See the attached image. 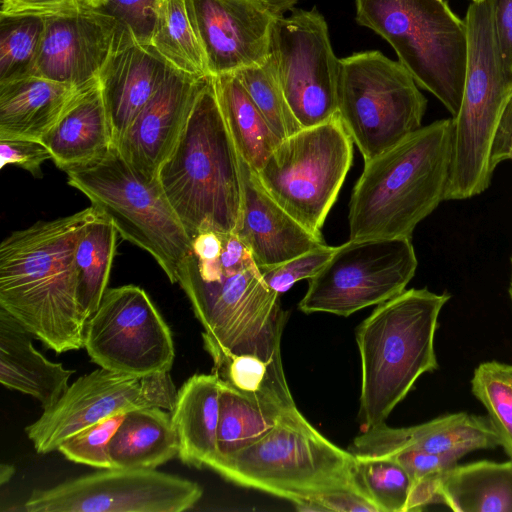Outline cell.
<instances>
[{
    "instance_id": "obj_36",
    "label": "cell",
    "mask_w": 512,
    "mask_h": 512,
    "mask_svg": "<svg viewBox=\"0 0 512 512\" xmlns=\"http://www.w3.org/2000/svg\"><path fill=\"white\" fill-rule=\"evenodd\" d=\"M471 390L488 412L499 445L512 460V364L495 360L479 364Z\"/></svg>"
},
{
    "instance_id": "obj_39",
    "label": "cell",
    "mask_w": 512,
    "mask_h": 512,
    "mask_svg": "<svg viewBox=\"0 0 512 512\" xmlns=\"http://www.w3.org/2000/svg\"><path fill=\"white\" fill-rule=\"evenodd\" d=\"M126 413H119L77 432L58 448L68 460L100 469L113 468L110 441Z\"/></svg>"
},
{
    "instance_id": "obj_24",
    "label": "cell",
    "mask_w": 512,
    "mask_h": 512,
    "mask_svg": "<svg viewBox=\"0 0 512 512\" xmlns=\"http://www.w3.org/2000/svg\"><path fill=\"white\" fill-rule=\"evenodd\" d=\"M33 335L0 308V383L51 408L68 389L75 370L51 362L37 351Z\"/></svg>"
},
{
    "instance_id": "obj_26",
    "label": "cell",
    "mask_w": 512,
    "mask_h": 512,
    "mask_svg": "<svg viewBox=\"0 0 512 512\" xmlns=\"http://www.w3.org/2000/svg\"><path fill=\"white\" fill-rule=\"evenodd\" d=\"M77 89L30 75L0 83V139L41 140Z\"/></svg>"
},
{
    "instance_id": "obj_15",
    "label": "cell",
    "mask_w": 512,
    "mask_h": 512,
    "mask_svg": "<svg viewBox=\"0 0 512 512\" xmlns=\"http://www.w3.org/2000/svg\"><path fill=\"white\" fill-rule=\"evenodd\" d=\"M177 391L169 372L136 377L100 367L75 380L51 408L25 427V433L36 452L46 454L107 417L146 407L172 411Z\"/></svg>"
},
{
    "instance_id": "obj_32",
    "label": "cell",
    "mask_w": 512,
    "mask_h": 512,
    "mask_svg": "<svg viewBox=\"0 0 512 512\" xmlns=\"http://www.w3.org/2000/svg\"><path fill=\"white\" fill-rule=\"evenodd\" d=\"M220 384L218 457L214 464L260 440L284 414L251 400L221 379Z\"/></svg>"
},
{
    "instance_id": "obj_4",
    "label": "cell",
    "mask_w": 512,
    "mask_h": 512,
    "mask_svg": "<svg viewBox=\"0 0 512 512\" xmlns=\"http://www.w3.org/2000/svg\"><path fill=\"white\" fill-rule=\"evenodd\" d=\"M157 178L191 239L204 231H234L242 198L238 154L211 75Z\"/></svg>"
},
{
    "instance_id": "obj_45",
    "label": "cell",
    "mask_w": 512,
    "mask_h": 512,
    "mask_svg": "<svg viewBox=\"0 0 512 512\" xmlns=\"http://www.w3.org/2000/svg\"><path fill=\"white\" fill-rule=\"evenodd\" d=\"M493 11L499 45L512 63V0H493Z\"/></svg>"
},
{
    "instance_id": "obj_46",
    "label": "cell",
    "mask_w": 512,
    "mask_h": 512,
    "mask_svg": "<svg viewBox=\"0 0 512 512\" xmlns=\"http://www.w3.org/2000/svg\"><path fill=\"white\" fill-rule=\"evenodd\" d=\"M275 17H283L293 9L298 0H258Z\"/></svg>"
},
{
    "instance_id": "obj_40",
    "label": "cell",
    "mask_w": 512,
    "mask_h": 512,
    "mask_svg": "<svg viewBox=\"0 0 512 512\" xmlns=\"http://www.w3.org/2000/svg\"><path fill=\"white\" fill-rule=\"evenodd\" d=\"M163 0H105L96 6L117 24V36L150 44L159 7Z\"/></svg>"
},
{
    "instance_id": "obj_2",
    "label": "cell",
    "mask_w": 512,
    "mask_h": 512,
    "mask_svg": "<svg viewBox=\"0 0 512 512\" xmlns=\"http://www.w3.org/2000/svg\"><path fill=\"white\" fill-rule=\"evenodd\" d=\"M467 63L452 117V159L444 200L484 192L497 165L512 159V63L498 42L493 0L472 1L464 18Z\"/></svg>"
},
{
    "instance_id": "obj_43",
    "label": "cell",
    "mask_w": 512,
    "mask_h": 512,
    "mask_svg": "<svg viewBox=\"0 0 512 512\" xmlns=\"http://www.w3.org/2000/svg\"><path fill=\"white\" fill-rule=\"evenodd\" d=\"M0 15L50 16L84 4L90 0H0Z\"/></svg>"
},
{
    "instance_id": "obj_31",
    "label": "cell",
    "mask_w": 512,
    "mask_h": 512,
    "mask_svg": "<svg viewBox=\"0 0 512 512\" xmlns=\"http://www.w3.org/2000/svg\"><path fill=\"white\" fill-rule=\"evenodd\" d=\"M117 229L100 211L82 228L76 248L77 297L86 319L97 310L107 290Z\"/></svg>"
},
{
    "instance_id": "obj_48",
    "label": "cell",
    "mask_w": 512,
    "mask_h": 512,
    "mask_svg": "<svg viewBox=\"0 0 512 512\" xmlns=\"http://www.w3.org/2000/svg\"><path fill=\"white\" fill-rule=\"evenodd\" d=\"M105 0H90V3L92 6L96 7L98 5H100L101 3H103Z\"/></svg>"
},
{
    "instance_id": "obj_6",
    "label": "cell",
    "mask_w": 512,
    "mask_h": 512,
    "mask_svg": "<svg viewBox=\"0 0 512 512\" xmlns=\"http://www.w3.org/2000/svg\"><path fill=\"white\" fill-rule=\"evenodd\" d=\"M218 255L200 257L189 250L177 270V283L203 326L205 350L211 357L249 352L280 358L287 319L280 294L265 283L256 264L230 271Z\"/></svg>"
},
{
    "instance_id": "obj_44",
    "label": "cell",
    "mask_w": 512,
    "mask_h": 512,
    "mask_svg": "<svg viewBox=\"0 0 512 512\" xmlns=\"http://www.w3.org/2000/svg\"><path fill=\"white\" fill-rule=\"evenodd\" d=\"M314 499L318 500L326 511L379 512L377 507L357 489L336 490Z\"/></svg>"
},
{
    "instance_id": "obj_25",
    "label": "cell",
    "mask_w": 512,
    "mask_h": 512,
    "mask_svg": "<svg viewBox=\"0 0 512 512\" xmlns=\"http://www.w3.org/2000/svg\"><path fill=\"white\" fill-rule=\"evenodd\" d=\"M221 384L214 374H194L177 391L171 420L178 457L187 466L211 468L218 457L217 430Z\"/></svg>"
},
{
    "instance_id": "obj_38",
    "label": "cell",
    "mask_w": 512,
    "mask_h": 512,
    "mask_svg": "<svg viewBox=\"0 0 512 512\" xmlns=\"http://www.w3.org/2000/svg\"><path fill=\"white\" fill-rule=\"evenodd\" d=\"M383 457H391L408 472L412 488L407 512L421 511L440 503V487L447 473L461 459L451 454H434L420 450H404Z\"/></svg>"
},
{
    "instance_id": "obj_8",
    "label": "cell",
    "mask_w": 512,
    "mask_h": 512,
    "mask_svg": "<svg viewBox=\"0 0 512 512\" xmlns=\"http://www.w3.org/2000/svg\"><path fill=\"white\" fill-rule=\"evenodd\" d=\"M356 21L383 37L416 84L455 116L466 74L467 29L445 0H356Z\"/></svg>"
},
{
    "instance_id": "obj_12",
    "label": "cell",
    "mask_w": 512,
    "mask_h": 512,
    "mask_svg": "<svg viewBox=\"0 0 512 512\" xmlns=\"http://www.w3.org/2000/svg\"><path fill=\"white\" fill-rule=\"evenodd\" d=\"M416 268L411 238L349 239L308 279L298 308L347 317L402 293Z\"/></svg>"
},
{
    "instance_id": "obj_1",
    "label": "cell",
    "mask_w": 512,
    "mask_h": 512,
    "mask_svg": "<svg viewBox=\"0 0 512 512\" xmlns=\"http://www.w3.org/2000/svg\"><path fill=\"white\" fill-rule=\"evenodd\" d=\"M92 205L15 231L0 245V308L56 353L84 347L75 248Z\"/></svg>"
},
{
    "instance_id": "obj_17",
    "label": "cell",
    "mask_w": 512,
    "mask_h": 512,
    "mask_svg": "<svg viewBox=\"0 0 512 512\" xmlns=\"http://www.w3.org/2000/svg\"><path fill=\"white\" fill-rule=\"evenodd\" d=\"M185 1L211 76L266 62L276 17L260 1Z\"/></svg>"
},
{
    "instance_id": "obj_9",
    "label": "cell",
    "mask_w": 512,
    "mask_h": 512,
    "mask_svg": "<svg viewBox=\"0 0 512 512\" xmlns=\"http://www.w3.org/2000/svg\"><path fill=\"white\" fill-rule=\"evenodd\" d=\"M64 171L68 184L81 191L123 239L148 252L171 283H177V270L192 239L158 178L141 175L115 147L96 160Z\"/></svg>"
},
{
    "instance_id": "obj_35",
    "label": "cell",
    "mask_w": 512,
    "mask_h": 512,
    "mask_svg": "<svg viewBox=\"0 0 512 512\" xmlns=\"http://www.w3.org/2000/svg\"><path fill=\"white\" fill-rule=\"evenodd\" d=\"M354 477L360 491L379 512H407L412 481L393 458L355 457Z\"/></svg>"
},
{
    "instance_id": "obj_14",
    "label": "cell",
    "mask_w": 512,
    "mask_h": 512,
    "mask_svg": "<svg viewBox=\"0 0 512 512\" xmlns=\"http://www.w3.org/2000/svg\"><path fill=\"white\" fill-rule=\"evenodd\" d=\"M270 54L286 101L302 128L337 114L340 59L333 51L326 20L316 8L276 17Z\"/></svg>"
},
{
    "instance_id": "obj_29",
    "label": "cell",
    "mask_w": 512,
    "mask_h": 512,
    "mask_svg": "<svg viewBox=\"0 0 512 512\" xmlns=\"http://www.w3.org/2000/svg\"><path fill=\"white\" fill-rule=\"evenodd\" d=\"M212 81L237 154L259 171L281 140L234 73L212 76Z\"/></svg>"
},
{
    "instance_id": "obj_13",
    "label": "cell",
    "mask_w": 512,
    "mask_h": 512,
    "mask_svg": "<svg viewBox=\"0 0 512 512\" xmlns=\"http://www.w3.org/2000/svg\"><path fill=\"white\" fill-rule=\"evenodd\" d=\"M84 347L99 367L136 377L167 373L175 358L169 326L135 285L106 290L86 321Z\"/></svg>"
},
{
    "instance_id": "obj_49",
    "label": "cell",
    "mask_w": 512,
    "mask_h": 512,
    "mask_svg": "<svg viewBox=\"0 0 512 512\" xmlns=\"http://www.w3.org/2000/svg\"><path fill=\"white\" fill-rule=\"evenodd\" d=\"M511 267H512V258H511ZM509 295H510V299L512 301V273H511V281H510V286H509Z\"/></svg>"
},
{
    "instance_id": "obj_50",
    "label": "cell",
    "mask_w": 512,
    "mask_h": 512,
    "mask_svg": "<svg viewBox=\"0 0 512 512\" xmlns=\"http://www.w3.org/2000/svg\"><path fill=\"white\" fill-rule=\"evenodd\" d=\"M472 1H477V0H472Z\"/></svg>"
},
{
    "instance_id": "obj_11",
    "label": "cell",
    "mask_w": 512,
    "mask_h": 512,
    "mask_svg": "<svg viewBox=\"0 0 512 512\" xmlns=\"http://www.w3.org/2000/svg\"><path fill=\"white\" fill-rule=\"evenodd\" d=\"M352 159L353 141L336 114L283 139L256 173L278 204L321 236Z\"/></svg>"
},
{
    "instance_id": "obj_41",
    "label": "cell",
    "mask_w": 512,
    "mask_h": 512,
    "mask_svg": "<svg viewBox=\"0 0 512 512\" xmlns=\"http://www.w3.org/2000/svg\"><path fill=\"white\" fill-rule=\"evenodd\" d=\"M335 247L326 244L279 265L259 269L265 283L276 293L288 291L296 282L315 276L330 260Z\"/></svg>"
},
{
    "instance_id": "obj_47",
    "label": "cell",
    "mask_w": 512,
    "mask_h": 512,
    "mask_svg": "<svg viewBox=\"0 0 512 512\" xmlns=\"http://www.w3.org/2000/svg\"><path fill=\"white\" fill-rule=\"evenodd\" d=\"M14 474L15 467L12 464L2 463L0 465V484L8 483Z\"/></svg>"
},
{
    "instance_id": "obj_33",
    "label": "cell",
    "mask_w": 512,
    "mask_h": 512,
    "mask_svg": "<svg viewBox=\"0 0 512 512\" xmlns=\"http://www.w3.org/2000/svg\"><path fill=\"white\" fill-rule=\"evenodd\" d=\"M150 45L173 68L196 78L210 76L185 0H163Z\"/></svg>"
},
{
    "instance_id": "obj_42",
    "label": "cell",
    "mask_w": 512,
    "mask_h": 512,
    "mask_svg": "<svg viewBox=\"0 0 512 512\" xmlns=\"http://www.w3.org/2000/svg\"><path fill=\"white\" fill-rule=\"evenodd\" d=\"M52 159L49 149L41 140L26 138L0 139V167L15 165L33 175H40L41 165Z\"/></svg>"
},
{
    "instance_id": "obj_22",
    "label": "cell",
    "mask_w": 512,
    "mask_h": 512,
    "mask_svg": "<svg viewBox=\"0 0 512 512\" xmlns=\"http://www.w3.org/2000/svg\"><path fill=\"white\" fill-rule=\"evenodd\" d=\"M173 69L152 45L117 36L98 77L114 147Z\"/></svg>"
},
{
    "instance_id": "obj_27",
    "label": "cell",
    "mask_w": 512,
    "mask_h": 512,
    "mask_svg": "<svg viewBox=\"0 0 512 512\" xmlns=\"http://www.w3.org/2000/svg\"><path fill=\"white\" fill-rule=\"evenodd\" d=\"M178 451L171 414L160 407L127 412L109 445L113 468L155 469Z\"/></svg>"
},
{
    "instance_id": "obj_19",
    "label": "cell",
    "mask_w": 512,
    "mask_h": 512,
    "mask_svg": "<svg viewBox=\"0 0 512 512\" xmlns=\"http://www.w3.org/2000/svg\"><path fill=\"white\" fill-rule=\"evenodd\" d=\"M205 78L173 69L115 148L149 180L174 149Z\"/></svg>"
},
{
    "instance_id": "obj_21",
    "label": "cell",
    "mask_w": 512,
    "mask_h": 512,
    "mask_svg": "<svg viewBox=\"0 0 512 512\" xmlns=\"http://www.w3.org/2000/svg\"><path fill=\"white\" fill-rule=\"evenodd\" d=\"M497 446H500L499 438L488 417L457 412L410 427L393 428L382 423L361 431L347 450L355 457H381L404 450H420L462 458L472 451Z\"/></svg>"
},
{
    "instance_id": "obj_3",
    "label": "cell",
    "mask_w": 512,
    "mask_h": 512,
    "mask_svg": "<svg viewBox=\"0 0 512 512\" xmlns=\"http://www.w3.org/2000/svg\"><path fill=\"white\" fill-rule=\"evenodd\" d=\"M452 131V118L434 121L364 162L349 202V239L411 238L444 200Z\"/></svg>"
},
{
    "instance_id": "obj_34",
    "label": "cell",
    "mask_w": 512,
    "mask_h": 512,
    "mask_svg": "<svg viewBox=\"0 0 512 512\" xmlns=\"http://www.w3.org/2000/svg\"><path fill=\"white\" fill-rule=\"evenodd\" d=\"M46 17L0 15V83L34 75Z\"/></svg>"
},
{
    "instance_id": "obj_5",
    "label": "cell",
    "mask_w": 512,
    "mask_h": 512,
    "mask_svg": "<svg viewBox=\"0 0 512 512\" xmlns=\"http://www.w3.org/2000/svg\"><path fill=\"white\" fill-rule=\"evenodd\" d=\"M448 293L404 290L379 304L356 330L361 358V431L388 418L417 379L438 369L434 339Z\"/></svg>"
},
{
    "instance_id": "obj_18",
    "label": "cell",
    "mask_w": 512,
    "mask_h": 512,
    "mask_svg": "<svg viewBox=\"0 0 512 512\" xmlns=\"http://www.w3.org/2000/svg\"><path fill=\"white\" fill-rule=\"evenodd\" d=\"M118 27L84 4L46 17L34 75L79 89L98 79L112 53Z\"/></svg>"
},
{
    "instance_id": "obj_20",
    "label": "cell",
    "mask_w": 512,
    "mask_h": 512,
    "mask_svg": "<svg viewBox=\"0 0 512 512\" xmlns=\"http://www.w3.org/2000/svg\"><path fill=\"white\" fill-rule=\"evenodd\" d=\"M242 198L234 233L247 245L259 269L284 263L325 244L266 191L256 171L238 155Z\"/></svg>"
},
{
    "instance_id": "obj_28",
    "label": "cell",
    "mask_w": 512,
    "mask_h": 512,
    "mask_svg": "<svg viewBox=\"0 0 512 512\" xmlns=\"http://www.w3.org/2000/svg\"><path fill=\"white\" fill-rule=\"evenodd\" d=\"M439 495L440 503L456 512H512V460L457 464Z\"/></svg>"
},
{
    "instance_id": "obj_16",
    "label": "cell",
    "mask_w": 512,
    "mask_h": 512,
    "mask_svg": "<svg viewBox=\"0 0 512 512\" xmlns=\"http://www.w3.org/2000/svg\"><path fill=\"white\" fill-rule=\"evenodd\" d=\"M196 482L155 469L109 468L35 489L27 512H182L201 499Z\"/></svg>"
},
{
    "instance_id": "obj_37",
    "label": "cell",
    "mask_w": 512,
    "mask_h": 512,
    "mask_svg": "<svg viewBox=\"0 0 512 512\" xmlns=\"http://www.w3.org/2000/svg\"><path fill=\"white\" fill-rule=\"evenodd\" d=\"M233 73L281 141L302 129L286 101L271 54L262 65Z\"/></svg>"
},
{
    "instance_id": "obj_7",
    "label": "cell",
    "mask_w": 512,
    "mask_h": 512,
    "mask_svg": "<svg viewBox=\"0 0 512 512\" xmlns=\"http://www.w3.org/2000/svg\"><path fill=\"white\" fill-rule=\"evenodd\" d=\"M355 457L322 435L298 408L282 414L257 442L211 468L234 484L293 504L323 494L358 488Z\"/></svg>"
},
{
    "instance_id": "obj_30",
    "label": "cell",
    "mask_w": 512,
    "mask_h": 512,
    "mask_svg": "<svg viewBox=\"0 0 512 512\" xmlns=\"http://www.w3.org/2000/svg\"><path fill=\"white\" fill-rule=\"evenodd\" d=\"M212 373L251 400L285 413L297 408L285 377L282 359L255 353L211 357Z\"/></svg>"
},
{
    "instance_id": "obj_23",
    "label": "cell",
    "mask_w": 512,
    "mask_h": 512,
    "mask_svg": "<svg viewBox=\"0 0 512 512\" xmlns=\"http://www.w3.org/2000/svg\"><path fill=\"white\" fill-rule=\"evenodd\" d=\"M41 141L62 170L96 160L114 147L99 79L76 90Z\"/></svg>"
},
{
    "instance_id": "obj_10",
    "label": "cell",
    "mask_w": 512,
    "mask_h": 512,
    "mask_svg": "<svg viewBox=\"0 0 512 512\" xmlns=\"http://www.w3.org/2000/svg\"><path fill=\"white\" fill-rule=\"evenodd\" d=\"M427 100L399 61L380 51L340 59L337 115L370 161L422 127Z\"/></svg>"
}]
</instances>
